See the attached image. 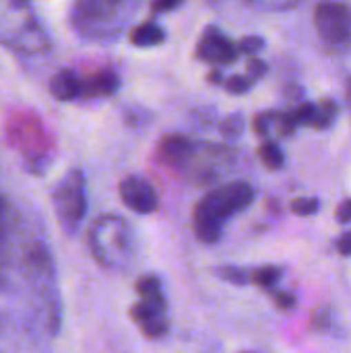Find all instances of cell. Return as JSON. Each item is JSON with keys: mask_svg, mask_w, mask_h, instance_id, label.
Returning a JSON list of instances; mask_svg holds the SVG:
<instances>
[{"mask_svg": "<svg viewBox=\"0 0 351 353\" xmlns=\"http://www.w3.org/2000/svg\"><path fill=\"white\" fill-rule=\"evenodd\" d=\"M4 139L33 176H41L50 168L56 153V141L35 112H8L4 120Z\"/></svg>", "mask_w": 351, "mask_h": 353, "instance_id": "1", "label": "cell"}, {"mask_svg": "<svg viewBox=\"0 0 351 353\" xmlns=\"http://www.w3.org/2000/svg\"><path fill=\"white\" fill-rule=\"evenodd\" d=\"M254 201V190L246 182H230L223 184L209 194H205L192 213V228L201 242L213 244L221 238L223 223L250 207Z\"/></svg>", "mask_w": 351, "mask_h": 353, "instance_id": "2", "label": "cell"}, {"mask_svg": "<svg viewBox=\"0 0 351 353\" xmlns=\"http://www.w3.org/2000/svg\"><path fill=\"white\" fill-rule=\"evenodd\" d=\"M0 43L17 54L33 56L50 50L46 29L27 2L0 0Z\"/></svg>", "mask_w": 351, "mask_h": 353, "instance_id": "3", "label": "cell"}, {"mask_svg": "<svg viewBox=\"0 0 351 353\" xmlns=\"http://www.w3.org/2000/svg\"><path fill=\"white\" fill-rule=\"evenodd\" d=\"M124 8L112 0H81L70 6V25L83 37L108 39L120 31Z\"/></svg>", "mask_w": 351, "mask_h": 353, "instance_id": "4", "label": "cell"}, {"mask_svg": "<svg viewBox=\"0 0 351 353\" xmlns=\"http://www.w3.org/2000/svg\"><path fill=\"white\" fill-rule=\"evenodd\" d=\"M89 246L93 259L101 267H122L130 252V236L124 219L116 215H101L91 223Z\"/></svg>", "mask_w": 351, "mask_h": 353, "instance_id": "5", "label": "cell"}, {"mask_svg": "<svg viewBox=\"0 0 351 353\" xmlns=\"http://www.w3.org/2000/svg\"><path fill=\"white\" fill-rule=\"evenodd\" d=\"M52 205L58 223L66 234H74L87 213V190L85 176L81 170H70L54 188Z\"/></svg>", "mask_w": 351, "mask_h": 353, "instance_id": "6", "label": "cell"}, {"mask_svg": "<svg viewBox=\"0 0 351 353\" xmlns=\"http://www.w3.org/2000/svg\"><path fill=\"white\" fill-rule=\"evenodd\" d=\"M314 25L321 39L331 48L351 41V10L341 2H321L314 10Z\"/></svg>", "mask_w": 351, "mask_h": 353, "instance_id": "7", "label": "cell"}, {"mask_svg": "<svg viewBox=\"0 0 351 353\" xmlns=\"http://www.w3.org/2000/svg\"><path fill=\"white\" fill-rule=\"evenodd\" d=\"M120 199L122 203L141 215H149L157 209V192L155 188L141 176H126L120 182Z\"/></svg>", "mask_w": 351, "mask_h": 353, "instance_id": "8", "label": "cell"}, {"mask_svg": "<svg viewBox=\"0 0 351 353\" xmlns=\"http://www.w3.org/2000/svg\"><path fill=\"white\" fill-rule=\"evenodd\" d=\"M238 46H234V41H230L219 29L209 27L205 31V35L201 37L199 46H197V56L203 62L215 64V66H223V64H232L238 58Z\"/></svg>", "mask_w": 351, "mask_h": 353, "instance_id": "9", "label": "cell"}, {"mask_svg": "<svg viewBox=\"0 0 351 353\" xmlns=\"http://www.w3.org/2000/svg\"><path fill=\"white\" fill-rule=\"evenodd\" d=\"M120 79L112 68H99L87 74H81V91L79 99H97L110 97L118 91Z\"/></svg>", "mask_w": 351, "mask_h": 353, "instance_id": "10", "label": "cell"}, {"mask_svg": "<svg viewBox=\"0 0 351 353\" xmlns=\"http://www.w3.org/2000/svg\"><path fill=\"white\" fill-rule=\"evenodd\" d=\"M197 151V145L180 134H172V137H166L161 139L159 147H157V155L161 157L163 163L172 165V168H186L188 161L192 159Z\"/></svg>", "mask_w": 351, "mask_h": 353, "instance_id": "11", "label": "cell"}, {"mask_svg": "<svg viewBox=\"0 0 351 353\" xmlns=\"http://www.w3.org/2000/svg\"><path fill=\"white\" fill-rule=\"evenodd\" d=\"M81 91V74L72 68H60L50 79V93L58 101H74Z\"/></svg>", "mask_w": 351, "mask_h": 353, "instance_id": "12", "label": "cell"}, {"mask_svg": "<svg viewBox=\"0 0 351 353\" xmlns=\"http://www.w3.org/2000/svg\"><path fill=\"white\" fill-rule=\"evenodd\" d=\"M166 39V31L155 23V21H145L139 27L132 29L130 33V41L139 48H149V46H157Z\"/></svg>", "mask_w": 351, "mask_h": 353, "instance_id": "13", "label": "cell"}, {"mask_svg": "<svg viewBox=\"0 0 351 353\" xmlns=\"http://www.w3.org/2000/svg\"><path fill=\"white\" fill-rule=\"evenodd\" d=\"M137 292L141 296V300H149V302H166L163 294H161V283L157 277L145 275L137 281Z\"/></svg>", "mask_w": 351, "mask_h": 353, "instance_id": "14", "label": "cell"}, {"mask_svg": "<svg viewBox=\"0 0 351 353\" xmlns=\"http://www.w3.org/2000/svg\"><path fill=\"white\" fill-rule=\"evenodd\" d=\"M337 112H339V108H337L335 101L323 99L321 103H317V112H314V122H312V126H314V128H327V126H331L333 120H335V116H337Z\"/></svg>", "mask_w": 351, "mask_h": 353, "instance_id": "15", "label": "cell"}, {"mask_svg": "<svg viewBox=\"0 0 351 353\" xmlns=\"http://www.w3.org/2000/svg\"><path fill=\"white\" fill-rule=\"evenodd\" d=\"M259 157H261V161L265 163V168H269V170H273V172L279 170V168L283 165V153H281V149L277 147V143H273V141H267V143L261 145Z\"/></svg>", "mask_w": 351, "mask_h": 353, "instance_id": "16", "label": "cell"}, {"mask_svg": "<svg viewBox=\"0 0 351 353\" xmlns=\"http://www.w3.org/2000/svg\"><path fill=\"white\" fill-rule=\"evenodd\" d=\"M281 277V269L277 267H261L257 271L250 273V283L259 285V288H273Z\"/></svg>", "mask_w": 351, "mask_h": 353, "instance_id": "17", "label": "cell"}, {"mask_svg": "<svg viewBox=\"0 0 351 353\" xmlns=\"http://www.w3.org/2000/svg\"><path fill=\"white\" fill-rule=\"evenodd\" d=\"M8 234H10V207L6 201L0 196V267L4 263V252L8 244Z\"/></svg>", "mask_w": 351, "mask_h": 353, "instance_id": "18", "label": "cell"}, {"mask_svg": "<svg viewBox=\"0 0 351 353\" xmlns=\"http://www.w3.org/2000/svg\"><path fill=\"white\" fill-rule=\"evenodd\" d=\"M319 207H321V203H319L317 199H312V196L294 199L292 205H290V209H292L296 215H312V213L319 211Z\"/></svg>", "mask_w": 351, "mask_h": 353, "instance_id": "19", "label": "cell"}, {"mask_svg": "<svg viewBox=\"0 0 351 353\" xmlns=\"http://www.w3.org/2000/svg\"><path fill=\"white\" fill-rule=\"evenodd\" d=\"M252 79L250 77H246V74H236V77H230L223 85H225V89L230 91V93H236V95H240V93H246L250 87H252Z\"/></svg>", "mask_w": 351, "mask_h": 353, "instance_id": "20", "label": "cell"}, {"mask_svg": "<svg viewBox=\"0 0 351 353\" xmlns=\"http://www.w3.org/2000/svg\"><path fill=\"white\" fill-rule=\"evenodd\" d=\"M314 112H317V105L314 103H302L292 116L296 120L298 126H312L314 122Z\"/></svg>", "mask_w": 351, "mask_h": 353, "instance_id": "21", "label": "cell"}, {"mask_svg": "<svg viewBox=\"0 0 351 353\" xmlns=\"http://www.w3.org/2000/svg\"><path fill=\"white\" fill-rule=\"evenodd\" d=\"M263 46H265V39L263 37L248 35V37H242L238 41V52H242V54H257V52L263 50Z\"/></svg>", "mask_w": 351, "mask_h": 353, "instance_id": "22", "label": "cell"}, {"mask_svg": "<svg viewBox=\"0 0 351 353\" xmlns=\"http://www.w3.org/2000/svg\"><path fill=\"white\" fill-rule=\"evenodd\" d=\"M219 275H221L225 281L236 283V285H244V283L250 281V275H246L244 271H240V269H236V267H223V269H219Z\"/></svg>", "mask_w": 351, "mask_h": 353, "instance_id": "23", "label": "cell"}, {"mask_svg": "<svg viewBox=\"0 0 351 353\" xmlns=\"http://www.w3.org/2000/svg\"><path fill=\"white\" fill-rule=\"evenodd\" d=\"M221 130H223V134L225 137H240L242 134V130H244V120H242V116H230L223 124H221Z\"/></svg>", "mask_w": 351, "mask_h": 353, "instance_id": "24", "label": "cell"}, {"mask_svg": "<svg viewBox=\"0 0 351 353\" xmlns=\"http://www.w3.org/2000/svg\"><path fill=\"white\" fill-rule=\"evenodd\" d=\"M275 124V114H261L254 120V130L261 137H267L271 132V126Z\"/></svg>", "mask_w": 351, "mask_h": 353, "instance_id": "25", "label": "cell"}, {"mask_svg": "<svg viewBox=\"0 0 351 353\" xmlns=\"http://www.w3.org/2000/svg\"><path fill=\"white\" fill-rule=\"evenodd\" d=\"M267 72V64L259 58H250L248 64H246V77H250L252 81L261 79L263 74Z\"/></svg>", "mask_w": 351, "mask_h": 353, "instance_id": "26", "label": "cell"}, {"mask_svg": "<svg viewBox=\"0 0 351 353\" xmlns=\"http://www.w3.org/2000/svg\"><path fill=\"white\" fill-rule=\"evenodd\" d=\"M275 304L281 310H292L296 306V298H294V294H275Z\"/></svg>", "mask_w": 351, "mask_h": 353, "instance_id": "27", "label": "cell"}, {"mask_svg": "<svg viewBox=\"0 0 351 353\" xmlns=\"http://www.w3.org/2000/svg\"><path fill=\"white\" fill-rule=\"evenodd\" d=\"M337 221L339 223H351V199L343 201L337 207Z\"/></svg>", "mask_w": 351, "mask_h": 353, "instance_id": "28", "label": "cell"}, {"mask_svg": "<svg viewBox=\"0 0 351 353\" xmlns=\"http://www.w3.org/2000/svg\"><path fill=\"white\" fill-rule=\"evenodd\" d=\"M337 252L341 256H351V232H345L339 240H337Z\"/></svg>", "mask_w": 351, "mask_h": 353, "instance_id": "29", "label": "cell"}, {"mask_svg": "<svg viewBox=\"0 0 351 353\" xmlns=\"http://www.w3.org/2000/svg\"><path fill=\"white\" fill-rule=\"evenodd\" d=\"M178 6H180V2H178V0H174V2H155V4H153V10H155V12H163V10L178 8Z\"/></svg>", "mask_w": 351, "mask_h": 353, "instance_id": "30", "label": "cell"}, {"mask_svg": "<svg viewBox=\"0 0 351 353\" xmlns=\"http://www.w3.org/2000/svg\"><path fill=\"white\" fill-rule=\"evenodd\" d=\"M209 81H211L213 85H221V81H223L221 70H211V72H209Z\"/></svg>", "mask_w": 351, "mask_h": 353, "instance_id": "31", "label": "cell"}, {"mask_svg": "<svg viewBox=\"0 0 351 353\" xmlns=\"http://www.w3.org/2000/svg\"><path fill=\"white\" fill-rule=\"evenodd\" d=\"M348 99H350V105H351V77H350V81H348Z\"/></svg>", "mask_w": 351, "mask_h": 353, "instance_id": "32", "label": "cell"}, {"mask_svg": "<svg viewBox=\"0 0 351 353\" xmlns=\"http://www.w3.org/2000/svg\"><path fill=\"white\" fill-rule=\"evenodd\" d=\"M2 329H4V323H2V319H0V333H2Z\"/></svg>", "mask_w": 351, "mask_h": 353, "instance_id": "33", "label": "cell"}]
</instances>
